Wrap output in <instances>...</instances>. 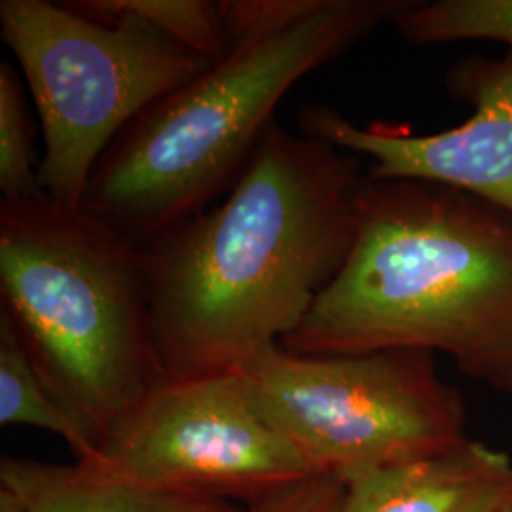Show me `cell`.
<instances>
[{
	"label": "cell",
	"mask_w": 512,
	"mask_h": 512,
	"mask_svg": "<svg viewBox=\"0 0 512 512\" xmlns=\"http://www.w3.org/2000/svg\"><path fill=\"white\" fill-rule=\"evenodd\" d=\"M239 372L313 475L349 482L471 439L465 401L429 351L298 355L274 346Z\"/></svg>",
	"instance_id": "6"
},
{
	"label": "cell",
	"mask_w": 512,
	"mask_h": 512,
	"mask_svg": "<svg viewBox=\"0 0 512 512\" xmlns=\"http://www.w3.org/2000/svg\"><path fill=\"white\" fill-rule=\"evenodd\" d=\"M281 348L446 353L512 397V215L458 188L365 173L346 262Z\"/></svg>",
	"instance_id": "2"
},
{
	"label": "cell",
	"mask_w": 512,
	"mask_h": 512,
	"mask_svg": "<svg viewBox=\"0 0 512 512\" xmlns=\"http://www.w3.org/2000/svg\"><path fill=\"white\" fill-rule=\"evenodd\" d=\"M0 423L54 433L71 446L78 463H92L99 456L97 440L44 384L4 310H0Z\"/></svg>",
	"instance_id": "11"
},
{
	"label": "cell",
	"mask_w": 512,
	"mask_h": 512,
	"mask_svg": "<svg viewBox=\"0 0 512 512\" xmlns=\"http://www.w3.org/2000/svg\"><path fill=\"white\" fill-rule=\"evenodd\" d=\"M346 482L329 475H310L253 501L247 512H342Z\"/></svg>",
	"instance_id": "15"
},
{
	"label": "cell",
	"mask_w": 512,
	"mask_h": 512,
	"mask_svg": "<svg viewBox=\"0 0 512 512\" xmlns=\"http://www.w3.org/2000/svg\"><path fill=\"white\" fill-rule=\"evenodd\" d=\"M103 4L147 21L165 37L209 61L219 59L230 44L224 0H103Z\"/></svg>",
	"instance_id": "13"
},
{
	"label": "cell",
	"mask_w": 512,
	"mask_h": 512,
	"mask_svg": "<svg viewBox=\"0 0 512 512\" xmlns=\"http://www.w3.org/2000/svg\"><path fill=\"white\" fill-rule=\"evenodd\" d=\"M494 512H512V484L509 492L501 499V503L495 507Z\"/></svg>",
	"instance_id": "16"
},
{
	"label": "cell",
	"mask_w": 512,
	"mask_h": 512,
	"mask_svg": "<svg viewBox=\"0 0 512 512\" xmlns=\"http://www.w3.org/2000/svg\"><path fill=\"white\" fill-rule=\"evenodd\" d=\"M33 118L21 74L10 63L0 65V192L2 200L42 194L33 152Z\"/></svg>",
	"instance_id": "14"
},
{
	"label": "cell",
	"mask_w": 512,
	"mask_h": 512,
	"mask_svg": "<svg viewBox=\"0 0 512 512\" xmlns=\"http://www.w3.org/2000/svg\"><path fill=\"white\" fill-rule=\"evenodd\" d=\"M97 475L152 490L251 497L313 475L239 370L164 378L99 446Z\"/></svg>",
	"instance_id": "7"
},
{
	"label": "cell",
	"mask_w": 512,
	"mask_h": 512,
	"mask_svg": "<svg viewBox=\"0 0 512 512\" xmlns=\"http://www.w3.org/2000/svg\"><path fill=\"white\" fill-rule=\"evenodd\" d=\"M0 35L37 105L38 181L69 209H82L93 169L129 122L211 63L103 0H2Z\"/></svg>",
	"instance_id": "5"
},
{
	"label": "cell",
	"mask_w": 512,
	"mask_h": 512,
	"mask_svg": "<svg viewBox=\"0 0 512 512\" xmlns=\"http://www.w3.org/2000/svg\"><path fill=\"white\" fill-rule=\"evenodd\" d=\"M0 495L18 512H243L224 497L152 490L88 467L2 458Z\"/></svg>",
	"instance_id": "10"
},
{
	"label": "cell",
	"mask_w": 512,
	"mask_h": 512,
	"mask_svg": "<svg viewBox=\"0 0 512 512\" xmlns=\"http://www.w3.org/2000/svg\"><path fill=\"white\" fill-rule=\"evenodd\" d=\"M391 25L414 46L490 40L512 50V0H401Z\"/></svg>",
	"instance_id": "12"
},
{
	"label": "cell",
	"mask_w": 512,
	"mask_h": 512,
	"mask_svg": "<svg viewBox=\"0 0 512 512\" xmlns=\"http://www.w3.org/2000/svg\"><path fill=\"white\" fill-rule=\"evenodd\" d=\"M446 90L471 107L465 122L435 133L353 124L330 107H304L300 131L370 160L372 179H412L458 188L512 215V50L473 54L444 76Z\"/></svg>",
	"instance_id": "8"
},
{
	"label": "cell",
	"mask_w": 512,
	"mask_h": 512,
	"mask_svg": "<svg viewBox=\"0 0 512 512\" xmlns=\"http://www.w3.org/2000/svg\"><path fill=\"white\" fill-rule=\"evenodd\" d=\"M512 484L505 452L469 439L346 482L342 512H494Z\"/></svg>",
	"instance_id": "9"
},
{
	"label": "cell",
	"mask_w": 512,
	"mask_h": 512,
	"mask_svg": "<svg viewBox=\"0 0 512 512\" xmlns=\"http://www.w3.org/2000/svg\"><path fill=\"white\" fill-rule=\"evenodd\" d=\"M401 0H224L219 59L133 118L103 154L82 211L139 249L219 202L285 95L348 54Z\"/></svg>",
	"instance_id": "3"
},
{
	"label": "cell",
	"mask_w": 512,
	"mask_h": 512,
	"mask_svg": "<svg viewBox=\"0 0 512 512\" xmlns=\"http://www.w3.org/2000/svg\"><path fill=\"white\" fill-rule=\"evenodd\" d=\"M363 177L274 122L219 202L143 247L164 378L239 370L302 325L346 262Z\"/></svg>",
	"instance_id": "1"
},
{
	"label": "cell",
	"mask_w": 512,
	"mask_h": 512,
	"mask_svg": "<svg viewBox=\"0 0 512 512\" xmlns=\"http://www.w3.org/2000/svg\"><path fill=\"white\" fill-rule=\"evenodd\" d=\"M0 302L40 378L101 442L164 380L143 249L44 192L0 202Z\"/></svg>",
	"instance_id": "4"
}]
</instances>
